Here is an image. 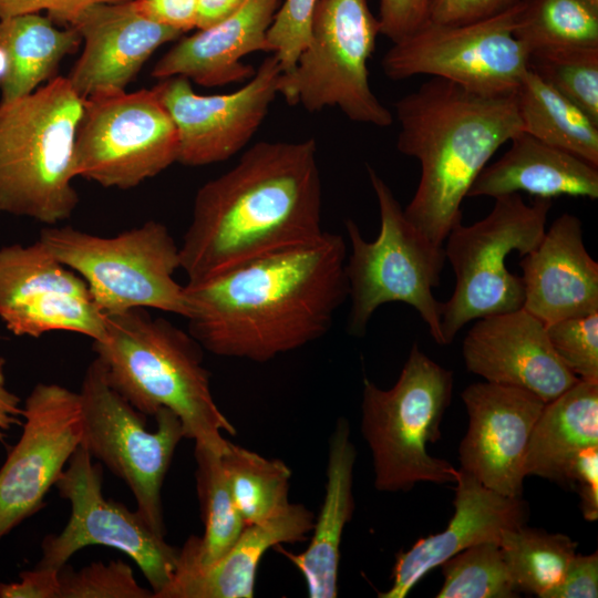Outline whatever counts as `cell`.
<instances>
[{
  "mask_svg": "<svg viewBox=\"0 0 598 598\" xmlns=\"http://www.w3.org/2000/svg\"><path fill=\"white\" fill-rule=\"evenodd\" d=\"M347 245L316 240L185 285L188 332L218 357L268 362L323 337L348 299Z\"/></svg>",
  "mask_w": 598,
  "mask_h": 598,
  "instance_id": "obj_1",
  "label": "cell"
},
{
  "mask_svg": "<svg viewBox=\"0 0 598 598\" xmlns=\"http://www.w3.org/2000/svg\"><path fill=\"white\" fill-rule=\"evenodd\" d=\"M321 204L313 138L252 145L195 196L179 246L187 283L318 239Z\"/></svg>",
  "mask_w": 598,
  "mask_h": 598,
  "instance_id": "obj_2",
  "label": "cell"
},
{
  "mask_svg": "<svg viewBox=\"0 0 598 598\" xmlns=\"http://www.w3.org/2000/svg\"><path fill=\"white\" fill-rule=\"evenodd\" d=\"M396 148L421 165L416 190L403 209L432 243L462 224V204L489 158L522 131L514 92L483 94L431 78L394 102Z\"/></svg>",
  "mask_w": 598,
  "mask_h": 598,
  "instance_id": "obj_3",
  "label": "cell"
},
{
  "mask_svg": "<svg viewBox=\"0 0 598 598\" xmlns=\"http://www.w3.org/2000/svg\"><path fill=\"white\" fill-rule=\"evenodd\" d=\"M105 316V337L92 348L110 385L145 416L171 410L186 439L221 454L229 442L223 433L236 429L214 400L202 346L144 308Z\"/></svg>",
  "mask_w": 598,
  "mask_h": 598,
  "instance_id": "obj_4",
  "label": "cell"
},
{
  "mask_svg": "<svg viewBox=\"0 0 598 598\" xmlns=\"http://www.w3.org/2000/svg\"><path fill=\"white\" fill-rule=\"evenodd\" d=\"M84 99L69 78L0 103V213L48 226L79 204L74 147Z\"/></svg>",
  "mask_w": 598,
  "mask_h": 598,
  "instance_id": "obj_5",
  "label": "cell"
},
{
  "mask_svg": "<svg viewBox=\"0 0 598 598\" xmlns=\"http://www.w3.org/2000/svg\"><path fill=\"white\" fill-rule=\"evenodd\" d=\"M453 371L414 343L395 384L381 389L363 380L361 434L372 456L374 487L408 492L417 483H455L457 470L429 454L441 437V422L451 404Z\"/></svg>",
  "mask_w": 598,
  "mask_h": 598,
  "instance_id": "obj_6",
  "label": "cell"
},
{
  "mask_svg": "<svg viewBox=\"0 0 598 598\" xmlns=\"http://www.w3.org/2000/svg\"><path fill=\"white\" fill-rule=\"evenodd\" d=\"M367 171L379 206L380 231L368 241L352 219L346 221L351 246L344 267L351 301L348 332L364 336L380 306L403 302L417 311L433 340L444 346L441 302L433 295L446 261L444 246L415 228L384 179L369 165Z\"/></svg>",
  "mask_w": 598,
  "mask_h": 598,
  "instance_id": "obj_7",
  "label": "cell"
},
{
  "mask_svg": "<svg viewBox=\"0 0 598 598\" xmlns=\"http://www.w3.org/2000/svg\"><path fill=\"white\" fill-rule=\"evenodd\" d=\"M39 240L83 278L104 315L152 308L187 318L185 286L174 278L179 246L164 224L148 220L112 237L54 225Z\"/></svg>",
  "mask_w": 598,
  "mask_h": 598,
  "instance_id": "obj_8",
  "label": "cell"
},
{
  "mask_svg": "<svg viewBox=\"0 0 598 598\" xmlns=\"http://www.w3.org/2000/svg\"><path fill=\"white\" fill-rule=\"evenodd\" d=\"M551 205L548 198L526 204L520 194L499 196L487 216L451 230L444 252L456 282L441 302L444 346L472 320L523 308V280L506 268V258L514 250L523 257L538 245Z\"/></svg>",
  "mask_w": 598,
  "mask_h": 598,
  "instance_id": "obj_9",
  "label": "cell"
},
{
  "mask_svg": "<svg viewBox=\"0 0 598 598\" xmlns=\"http://www.w3.org/2000/svg\"><path fill=\"white\" fill-rule=\"evenodd\" d=\"M380 34L367 0H318L311 34L280 93L308 112L337 106L351 121L386 127L393 115L370 87L368 61Z\"/></svg>",
  "mask_w": 598,
  "mask_h": 598,
  "instance_id": "obj_10",
  "label": "cell"
},
{
  "mask_svg": "<svg viewBox=\"0 0 598 598\" xmlns=\"http://www.w3.org/2000/svg\"><path fill=\"white\" fill-rule=\"evenodd\" d=\"M79 393L81 446L126 484L136 511L165 537L162 487L175 450L185 437L181 420L162 408L154 415L156 430L148 431L145 415L110 385L97 358L87 365Z\"/></svg>",
  "mask_w": 598,
  "mask_h": 598,
  "instance_id": "obj_11",
  "label": "cell"
},
{
  "mask_svg": "<svg viewBox=\"0 0 598 598\" xmlns=\"http://www.w3.org/2000/svg\"><path fill=\"white\" fill-rule=\"evenodd\" d=\"M177 155L176 126L154 87L84 99L74 147L76 177L128 189L162 173Z\"/></svg>",
  "mask_w": 598,
  "mask_h": 598,
  "instance_id": "obj_12",
  "label": "cell"
},
{
  "mask_svg": "<svg viewBox=\"0 0 598 598\" xmlns=\"http://www.w3.org/2000/svg\"><path fill=\"white\" fill-rule=\"evenodd\" d=\"M71 514L59 534L47 535L35 566L60 570L82 548L102 545L124 553L141 569L153 598L171 580L178 548L171 546L135 509L103 494V467L79 446L54 485Z\"/></svg>",
  "mask_w": 598,
  "mask_h": 598,
  "instance_id": "obj_13",
  "label": "cell"
},
{
  "mask_svg": "<svg viewBox=\"0 0 598 598\" xmlns=\"http://www.w3.org/2000/svg\"><path fill=\"white\" fill-rule=\"evenodd\" d=\"M517 4L473 23L427 21L385 52L384 74L391 80L424 74L477 93H513L528 70V50L513 33Z\"/></svg>",
  "mask_w": 598,
  "mask_h": 598,
  "instance_id": "obj_14",
  "label": "cell"
},
{
  "mask_svg": "<svg viewBox=\"0 0 598 598\" xmlns=\"http://www.w3.org/2000/svg\"><path fill=\"white\" fill-rule=\"evenodd\" d=\"M22 433L0 468V540L44 506L83 432L79 392L40 382L27 396Z\"/></svg>",
  "mask_w": 598,
  "mask_h": 598,
  "instance_id": "obj_15",
  "label": "cell"
},
{
  "mask_svg": "<svg viewBox=\"0 0 598 598\" xmlns=\"http://www.w3.org/2000/svg\"><path fill=\"white\" fill-rule=\"evenodd\" d=\"M0 320L18 337L69 331L100 341L106 331L86 282L39 239L0 247Z\"/></svg>",
  "mask_w": 598,
  "mask_h": 598,
  "instance_id": "obj_16",
  "label": "cell"
},
{
  "mask_svg": "<svg viewBox=\"0 0 598 598\" xmlns=\"http://www.w3.org/2000/svg\"><path fill=\"white\" fill-rule=\"evenodd\" d=\"M281 73L272 54L245 85L228 94L198 95L187 78L163 79L154 89L177 130V162L204 166L239 152L264 122Z\"/></svg>",
  "mask_w": 598,
  "mask_h": 598,
  "instance_id": "obj_17",
  "label": "cell"
},
{
  "mask_svg": "<svg viewBox=\"0 0 598 598\" xmlns=\"http://www.w3.org/2000/svg\"><path fill=\"white\" fill-rule=\"evenodd\" d=\"M461 396L468 425L460 468L489 489L520 497L527 444L545 402L525 389L487 381L466 386Z\"/></svg>",
  "mask_w": 598,
  "mask_h": 598,
  "instance_id": "obj_18",
  "label": "cell"
},
{
  "mask_svg": "<svg viewBox=\"0 0 598 598\" xmlns=\"http://www.w3.org/2000/svg\"><path fill=\"white\" fill-rule=\"evenodd\" d=\"M462 354L470 372L525 389L545 403L579 380L554 351L546 326L524 308L477 319L463 340Z\"/></svg>",
  "mask_w": 598,
  "mask_h": 598,
  "instance_id": "obj_19",
  "label": "cell"
},
{
  "mask_svg": "<svg viewBox=\"0 0 598 598\" xmlns=\"http://www.w3.org/2000/svg\"><path fill=\"white\" fill-rule=\"evenodd\" d=\"M84 49L69 80L80 96L125 90L162 44L183 33L144 16L134 0L100 2L73 20Z\"/></svg>",
  "mask_w": 598,
  "mask_h": 598,
  "instance_id": "obj_20",
  "label": "cell"
},
{
  "mask_svg": "<svg viewBox=\"0 0 598 598\" xmlns=\"http://www.w3.org/2000/svg\"><path fill=\"white\" fill-rule=\"evenodd\" d=\"M455 484L454 514L446 528L396 554L392 585L379 598H404L429 571L455 554L481 543L499 545L503 532L526 525L528 507L522 496L489 489L462 468Z\"/></svg>",
  "mask_w": 598,
  "mask_h": 598,
  "instance_id": "obj_21",
  "label": "cell"
},
{
  "mask_svg": "<svg viewBox=\"0 0 598 598\" xmlns=\"http://www.w3.org/2000/svg\"><path fill=\"white\" fill-rule=\"evenodd\" d=\"M519 266L523 308L545 326L598 311V262L585 247L577 216L557 217Z\"/></svg>",
  "mask_w": 598,
  "mask_h": 598,
  "instance_id": "obj_22",
  "label": "cell"
},
{
  "mask_svg": "<svg viewBox=\"0 0 598 598\" xmlns=\"http://www.w3.org/2000/svg\"><path fill=\"white\" fill-rule=\"evenodd\" d=\"M313 513L291 504L279 514L244 527L231 548L209 564L198 563L183 545L169 582L154 598H252L264 555L281 544L303 542Z\"/></svg>",
  "mask_w": 598,
  "mask_h": 598,
  "instance_id": "obj_23",
  "label": "cell"
},
{
  "mask_svg": "<svg viewBox=\"0 0 598 598\" xmlns=\"http://www.w3.org/2000/svg\"><path fill=\"white\" fill-rule=\"evenodd\" d=\"M280 0H248L239 10L179 40L155 64L152 76H184L206 87L249 80L256 70L243 56L271 51L267 31Z\"/></svg>",
  "mask_w": 598,
  "mask_h": 598,
  "instance_id": "obj_24",
  "label": "cell"
},
{
  "mask_svg": "<svg viewBox=\"0 0 598 598\" xmlns=\"http://www.w3.org/2000/svg\"><path fill=\"white\" fill-rule=\"evenodd\" d=\"M509 142V148L480 173L467 197L527 193L548 199L598 198V167L523 131Z\"/></svg>",
  "mask_w": 598,
  "mask_h": 598,
  "instance_id": "obj_25",
  "label": "cell"
},
{
  "mask_svg": "<svg viewBox=\"0 0 598 598\" xmlns=\"http://www.w3.org/2000/svg\"><path fill=\"white\" fill-rule=\"evenodd\" d=\"M357 450L350 439L349 422L339 417L329 441L326 488L307 549L283 554L302 575L310 598H336L340 544L346 525L354 512L353 468Z\"/></svg>",
  "mask_w": 598,
  "mask_h": 598,
  "instance_id": "obj_26",
  "label": "cell"
},
{
  "mask_svg": "<svg viewBox=\"0 0 598 598\" xmlns=\"http://www.w3.org/2000/svg\"><path fill=\"white\" fill-rule=\"evenodd\" d=\"M598 445V381L578 380L545 403L526 448L525 476L535 475L561 485L570 460Z\"/></svg>",
  "mask_w": 598,
  "mask_h": 598,
  "instance_id": "obj_27",
  "label": "cell"
},
{
  "mask_svg": "<svg viewBox=\"0 0 598 598\" xmlns=\"http://www.w3.org/2000/svg\"><path fill=\"white\" fill-rule=\"evenodd\" d=\"M81 40L75 28L59 29L51 19L39 13L0 19V47L7 56L0 103L37 90L52 75L63 56L76 50Z\"/></svg>",
  "mask_w": 598,
  "mask_h": 598,
  "instance_id": "obj_28",
  "label": "cell"
},
{
  "mask_svg": "<svg viewBox=\"0 0 598 598\" xmlns=\"http://www.w3.org/2000/svg\"><path fill=\"white\" fill-rule=\"evenodd\" d=\"M522 131L598 167V123L527 70L514 91Z\"/></svg>",
  "mask_w": 598,
  "mask_h": 598,
  "instance_id": "obj_29",
  "label": "cell"
},
{
  "mask_svg": "<svg viewBox=\"0 0 598 598\" xmlns=\"http://www.w3.org/2000/svg\"><path fill=\"white\" fill-rule=\"evenodd\" d=\"M220 461L246 525L269 519L289 505L291 470L281 460L267 458L229 441Z\"/></svg>",
  "mask_w": 598,
  "mask_h": 598,
  "instance_id": "obj_30",
  "label": "cell"
},
{
  "mask_svg": "<svg viewBox=\"0 0 598 598\" xmlns=\"http://www.w3.org/2000/svg\"><path fill=\"white\" fill-rule=\"evenodd\" d=\"M578 544L561 533H548L526 525L503 532L499 548L519 592L539 598L561 582Z\"/></svg>",
  "mask_w": 598,
  "mask_h": 598,
  "instance_id": "obj_31",
  "label": "cell"
},
{
  "mask_svg": "<svg viewBox=\"0 0 598 598\" xmlns=\"http://www.w3.org/2000/svg\"><path fill=\"white\" fill-rule=\"evenodd\" d=\"M196 489L204 523L202 537L192 535L184 543L200 564H209L226 554L246 523L230 494L220 454L195 445Z\"/></svg>",
  "mask_w": 598,
  "mask_h": 598,
  "instance_id": "obj_32",
  "label": "cell"
},
{
  "mask_svg": "<svg viewBox=\"0 0 598 598\" xmlns=\"http://www.w3.org/2000/svg\"><path fill=\"white\" fill-rule=\"evenodd\" d=\"M513 33L527 50L598 45V7L586 0H520Z\"/></svg>",
  "mask_w": 598,
  "mask_h": 598,
  "instance_id": "obj_33",
  "label": "cell"
},
{
  "mask_svg": "<svg viewBox=\"0 0 598 598\" xmlns=\"http://www.w3.org/2000/svg\"><path fill=\"white\" fill-rule=\"evenodd\" d=\"M528 70L598 123V45L528 50Z\"/></svg>",
  "mask_w": 598,
  "mask_h": 598,
  "instance_id": "obj_34",
  "label": "cell"
},
{
  "mask_svg": "<svg viewBox=\"0 0 598 598\" xmlns=\"http://www.w3.org/2000/svg\"><path fill=\"white\" fill-rule=\"evenodd\" d=\"M436 598H516V589L497 543L473 545L442 565Z\"/></svg>",
  "mask_w": 598,
  "mask_h": 598,
  "instance_id": "obj_35",
  "label": "cell"
},
{
  "mask_svg": "<svg viewBox=\"0 0 598 598\" xmlns=\"http://www.w3.org/2000/svg\"><path fill=\"white\" fill-rule=\"evenodd\" d=\"M58 578V598H153L152 589L142 587L132 567L121 559L76 570L65 564Z\"/></svg>",
  "mask_w": 598,
  "mask_h": 598,
  "instance_id": "obj_36",
  "label": "cell"
},
{
  "mask_svg": "<svg viewBox=\"0 0 598 598\" xmlns=\"http://www.w3.org/2000/svg\"><path fill=\"white\" fill-rule=\"evenodd\" d=\"M561 362L580 380L598 381V311L546 326Z\"/></svg>",
  "mask_w": 598,
  "mask_h": 598,
  "instance_id": "obj_37",
  "label": "cell"
},
{
  "mask_svg": "<svg viewBox=\"0 0 598 598\" xmlns=\"http://www.w3.org/2000/svg\"><path fill=\"white\" fill-rule=\"evenodd\" d=\"M318 0H283L267 31V41L281 72L291 71L307 47Z\"/></svg>",
  "mask_w": 598,
  "mask_h": 598,
  "instance_id": "obj_38",
  "label": "cell"
},
{
  "mask_svg": "<svg viewBox=\"0 0 598 598\" xmlns=\"http://www.w3.org/2000/svg\"><path fill=\"white\" fill-rule=\"evenodd\" d=\"M563 486L574 487L580 499L582 516L588 522L598 519V445L579 451L567 464Z\"/></svg>",
  "mask_w": 598,
  "mask_h": 598,
  "instance_id": "obj_39",
  "label": "cell"
},
{
  "mask_svg": "<svg viewBox=\"0 0 598 598\" xmlns=\"http://www.w3.org/2000/svg\"><path fill=\"white\" fill-rule=\"evenodd\" d=\"M520 0H431L429 21L437 24H466L498 16Z\"/></svg>",
  "mask_w": 598,
  "mask_h": 598,
  "instance_id": "obj_40",
  "label": "cell"
},
{
  "mask_svg": "<svg viewBox=\"0 0 598 598\" xmlns=\"http://www.w3.org/2000/svg\"><path fill=\"white\" fill-rule=\"evenodd\" d=\"M431 0H379L380 34L393 43L414 33L429 21Z\"/></svg>",
  "mask_w": 598,
  "mask_h": 598,
  "instance_id": "obj_41",
  "label": "cell"
},
{
  "mask_svg": "<svg viewBox=\"0 0 598 598\" xmlns=\"http://www.w3.org/2000/svg\"><path fill=\"white\" fill-rule=\"evenodd\" d=\"M118 1L126 0H0V19L45 10L53 22L71 25L85 8L100 2Z\"/></svg>",
  "mask_w": 598,
  "mask_h": 598,
  "instance_id": "obj_42",
  "label": "cell"
},
{
  "mask_svg": "<svg viewBox=\"0 0 598 598\" xmlns=\"http://www.w3.org/2000/svg\"><path fill=\"white\" fill-rule=\"evenodd\" d=\"M598 553L577 554L567 566L561 582L548 598H597Z\"/></svg>",
  "mask_w": 598,
  "mask_h": 598,
  "instance_id": "obj_43",
  "label": "cell"
},
{
  "mask_svg": "<svg viewBox=\"0 0 598 598\" xmlns=\"http://www.w3.org/2000/svg\"><path fill=\"white\" fill-rule=\"evenodd\" d=\"M148 19L182 33L196 28L199 0H134Z\"/></svg>",
  "mask_w": 598,
  "mask_h": 598,
  "instance_id": "obj_44",
  "label": "cell"
},
{
  "mask_svg": "<svg viewBox=\"0 0 598 598\" xmlns=\"http://www.w3.org/2000/svg\"><path fill=\"white\" fill-rule=\"evenodd\" d=\"M59 570L34 566L20 580L0 584V598H58Z\"/></svg>",
  "mask_w": 598,
  "mask_h": 598,
  "instance_id": "obj_45",
  "label": "cell"
},
{
  "mask_svg": "<svg viewBox=\"0 0 598 598\" xmlns=\"http://www.w3.org/2000/svg\"><path fill=\"white\" fill-rule=\"evenodd\" d=\"M6 360L0 357V441L3 442L6 432L21 423L23 406L20 398L7 385Z\"/></svg>",
  "mask_w": 598,
  "mask_h": 598,
  "instance_id": "obj_46",
  "label": "cell"
},
{
  "mask_svg": "<svg viewBox=\"0 0 598 598\" xmlns=\"http://www.w3.org/2000/svg\"><path fill=\"white\" fill-rule=\"evenodd\" d=\"M248 0H199L197 29H205L228 18Z\"/></svg>",
  "mask_w": 598,
  "mask_h": 598,
  "instance_id": "obj_47",
  "label": "cell"
},
{
  "mask_svg": "<svg viewBox=\"0 0 598 598\" xmlns=\"http://www.w3.org/2000/svg\"><path fill=\"white\" fill-rule=\"evenodd\" d=\"M586 1L595 7H598V0H586Z\"/></svg>",
  "mask_w": 598,
  "mask_h": 598,
  "instance_id": "obj_48",
  "label": "cell"
}]
</instances>
